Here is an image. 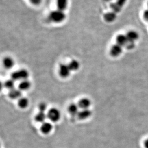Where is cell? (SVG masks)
<instances>
[{
    "label": "cell",
    "instance_id": "cell-1",
    "mask_svg": "<svg viewBox=\"0 0 148 148\" xmlns=\"http://www.w3.org/2000/svg\"><path fill=\"white\" fill-rule=\"evenodd\" d=\"M66 15L64 11L56 10L52 11L49 14V19L55 23H62L65 19Z\"/></svg>",
    "mask_w": 148,
    "mask_h": 148
},
{
    "label": "cell",
    "instance_id": "cell-2",
    "mask_svg": "<svg viewBox=\"0 0 148 148\" xmlns=\"http://www.w3.org/2000/svg\"><path fill=\"white\" fill-rule=\"evenodd\" d=\"M29 74L27 70L24 69H19L11 74V79L15 81H23L27 79Z\"/></svg>",
    "mask_w": 148,
    "mask_h": 148
},
{
    "label": "cell",
    "instance_id": "cell-3",
    "mask_svg": "<svg viewBox=\"0 0 148 148\" xmlns=\"http://www.w3.org/2000/svg\"><path fill=\"white\" fill-rule=\"evenodd\" d=\"M47 117L51 121L57 122L61 117L60 112L57 108H52L48 111Z\"/></svg>",
    "mask_w": 148,
    "mask_h": 148
},
{
    "label": "cell",
    "instance_id": "cell-4",
    "mask_svg": "<svg viewBox=\"0 0 148 148\" xmlns=\"http://www.w3.org/2000/svg\"><path fill=\"white\" fill-rule=\"evenodd\" d=\"M71 72V70L69 67L68 64H61L59 68V74L60 77L63 78H66L69 77Z\"/></svg>",
    "mask_w": 148,
    "mask_h": 148
},
{
    "label": "cell",
    "instance_id": "cell-5",
    "mask_svg": "<svg viewBox=\"0 0 148 148\" xmlns=\"http://www.w3.org/2000/svg\"><path fill=\"white\" fill-rule=\"evenodd\" d=\"M122 52V47L116 43L111 46L110 50V54L112 57H117L121 54Z\"/></svg>",
    "mask_w": 148,
    "mask_h": 148
},
{
    "label": "cell",
    "instance_id": "cell-6",
    "mask_svg": "<svg viewBox=\"0 0 148 148\" xmlns=\"http://www.w3.org/2000/svg\"><path fill=\"white\" fill-rule=\"evenodd\" d=\"M116 41V44L121 46V47L126 46L127 43H128L126 35H123V34H119L117 36Z\"/></svg>",
    "mask_w": 148,
    "mask_h": 148
},
{
    "label": "cell",
    "instance_id": "cell-7",
    "mask_svg": "<svg viewBox=\"0 0 148 148\" xmlns=\"http://www.w3.org/2000/svg\"><path fill=\"white\" fill-rule=\"evenodd\" d=\"M126 35L127 36V39L129 42L134 43V42L137 41L139 38V34H138L137 32L133 31V30H131L127 32Z\"/></svg>",
    "mask_w": 148,
    "mask_h": 148
},
{
    "label": "cell",
    "instance_id": "cell-8",
    "mask_svg": "<svg viewBox=\"0 0 148 148\" xmlns=\"http://www.w3.org/2000/svg\"><path fill=\"white\" fill-rule=\"evenodd\" d=\"M2 64L5 69H11L14 65V61L10 57H5L2 60Z\"/></svg>",
    "mask_w": 148,
    "mask_h": 148
},
{
    "label": "cell",
    "instance_id": "cell-9",
    "mask_svg": "<svg viewBox=\"0 0 148 148\" xmlns=\"http://www.w3.org/2000/svg\"><path fill=\"white\" fill-rule=\"evenodd\" d=\"M126 1V0H117L116 3L111 4L110 5L111 9L115 13L119 12L125 3Z\"/></svg>",
    "mask_w": 148,
    "mask_h": 148
},
{
    "label": "cell",
    "instance_id": "cell-10",
    "mask_svg": "<svg viewBox=\"0 0 148 148\" xmlns=\"http://www.w3.org/2000/svg\"><path fill=\"white\" fill-rule=\"evenodd\" d=\"M8 95L10 98L13 99H20L21 98V90L16 88H13L12 90H10Z\"/></svg>",
    "mask_w": 148,
    "mask_h": 148
},
{
    "label": "cell",
    "instance_id": "cell-11",
    "mask_svg": "<svg viewBox=\"0 0 148 148\" xmlns=\"http://www.w3.org/2000/svg\"><path fill=\"white\" fill-rule=\"evenodd\" d=\"M91 104V101L88 98H82L78 103V106L79 108L82 109H88Z\"/></svg>",
    "mask_w": 148,
    "mask_h": 148
},
{
    "label": "cell",
    "instance_id": "cell-12",
    "mask_svg": "<svg viewBox=\"0 0 148 148\" xmlns=\"http://www.w3.org/2000/svg\"><path fill=\"white\" fill-rule=\"evenodd\" d=\"M92 115V111L90 109H82L79 111L77 116L80 120H86L88 119Z\"/></svg>",
    "mask_w": 148,
    "mask_h": 148
},
{
    "label": "cell",
    "instance_id": "cell-13",
    "mask_svg": "<svg viewBox=\"0 0 148 148\" xmlns=\"http://www.w3.org/2000/svg\"><path fill=\"white\" fill-rule=\"evenodd\" d=\"M53 129V126L52 124L48 122H45L41 125V130L42 132L44 134H48L52 131Z\"/></svg>",
    "mask_w": 148,
    "mask_h": 148
},
{
    "label": "cell",
    "instance_id": "cell-14",
    "mask_svg": "<svg viewBox=\"0 0 148 148\" xmlns=\"http://www.w3.org/2000/svg\"><path fill=\"white\" fill-rule=\"evenodd\" d=\"M56 5L57 10L64 11L68 7V0H56Z\"/></svg>",
    "mask_w": 148,
    "mask_h": 148
},
{
    "label": "cell",
    "instance_id": "cell-15",
    "mask_svg": "<svg viewBox=\"0 0 148 148\" xmlns=\"http://www.w3.org/2000/svg\"><path fill=\"white\" fill-rule=\"evenodd\" d=\"M79 106L78 105L76 104H71L69 106L68 108V111L70 114L72 116H77L79 112Z\"/></svg>",
    "mask_w": 148,
    "mask_h": 148
},
{
    "label": "cell",
    "instance_id": "cell-16",
    "mask_svg": "<svg viewBox=\"0 0 148 148\" xmlns=\"http://www.w3.org/2000/svg\"><path fill=\"white\" fill-rule=\"evenodd\" d=\"M116 18V14L114 12H108L104 15V19L105 21L108 23H111L114 21Z\"/></svg>",
    "mask_w": 148,
    "mask_h": 148
},
{
    "label": "cell",
    "instance_id": "cell-17",
    "mask_svg": "<svg viewBox=\"0 0 148 148\" xmlns=\"http://www.w3.org/2000/svg\"><path fill=\"white\" fill-rule=\"evenodd\" d=\"M31 87V83L27 79H25L20 82L18 87L21 90H27Z\"/></svg>",
    "mask_w": 148,
    "mask_h": 148
},
{
    "label": "cell",
    "instance_id": "cell-18",
    "mask_svg": "<svg viewBox=\"0 0 148 148\" xmlns=\"http://www.w3.org/2000/svg\"><path fill=\"white\" fill-rule=\"evenodd\" d=\"M47 115L45 114V112L40 111L35 115V119L38 122H40V123H43V122H46L45 121H46V119H47Z\"/></svg>",
    "mask_w": 148,
    "mask_h": 148
},
{
    "label": "cell",
    "instance_id": "cell-19",
    "mask_svg": "<svg viewBox=\"0 0 148 148\" xmlns=\"http://www.w3.org/2000/svg\"><path fill=\"white\" fill-rule=\"evenodd\" d=\"M68 65H69V67L71 70V71H76L79 69V62L75 59L72 60L69 63Z\"/></svg>",
    "mask_w": 148,
    "mask_h": 148
},
{
    "label": "cell",
    "instance_id": "cell-20",
    "mask_svg": "<svg viewBox=\"0 0 148 148\" xmlns=\"http://www.w3.org/2000/svg\"><path fill=\"white\" fill-rule=\"evenodd\" d=\"M29 100L25 97H21L20 99H19L18 106L22 109L26 108L29 105Z\"/></svg>",
    "mask_w": 148,
    "mask_h": 148
},
{
    "label": "cell",
    "instance_id": "cell-21",
    "mask_svg": "<svg viewBox=\"0 0 148 148\" xmlns=\"http://www.w3.org/2000/svg\"><path fill=\"white\" fill-rule=\"evenodd\" d=\"M15 81H14L13 79H8L5 82V88L8 89V90H11L13 88H14L15 87Z\"/></svg>",
    "mask_w": 148,
    "mask_h": 148
},
{
    "label": "cell",
    "instance_id": "cell-22",
    "mask_svg": "<svg viewBox=\"0 0 148 148\" xmlns=\"http://www.w3.org/2000/svg\"><path fill=\"white\" fill-rule=\"evenodd\" d=\"M47 108V104L45 103H41L38 106V109L41 112H45Z\"/></svg>",
    "mask_w": 148,
    "mask_h": 148
},
{
    "label": "cell",
    "instance_id": "cell-23",
    "mask_svg": "<svg viewBox=\"0 0 148 148\" xmlns=\"http://www.w3.org/2000/svg\"><path fill=\"white\" fill-rule=\"evenodd\" d=\"M30 3L35 5H38L41 4L42 0H29Z\"/></svg>",
    "mask_w": 148,
    "mask_h": 148
},
{
    "label": "cell",
    "instance_id": "cell-24",
    "mask_svg": "<svg viewBox=\"0 0 148 148\" xmlns=\"http://www.w3.org/2000/svg\"><path fill=\"white\" fill-rule=\"evenodd\" d=\"M143 16H144V19L148 21V10H146L145 11H144V14H143Z\"/></svg>",
    "mask_w": 148,
    "mask_h": 148
},
{
    "label": "cell",
    "instance_id": "cell-25",
    "mask_svg": "<svg viewBox=\"0 0 148 148\" xmlns=\"http://www.w3.org/2000/svg\"><path fill=\"white\" fill-rule=\"evenodd\" d=\"M144 148H148V138H147L144 142Z\"/></svg>",
    "mask_w": 148,
    "mask_h": 148
},
{
    "label": "cell",
    "instance_id": "cell-26",
    "mask_svg": "<svg viewBox=\"0 0 148 148\" xmlns=\"http://www.w3.org/2000/svg\"></svg>",
    "mask_w": 148,
    "mask_h": 148
}]
</instances>
